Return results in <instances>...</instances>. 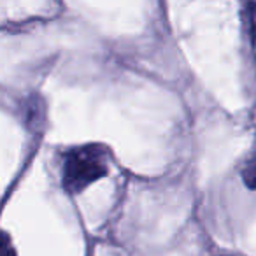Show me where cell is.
<instances>
[{"label":"cell","mask_w":256,"mask_h":256,"mask_svg":"<svg viewBox=\"0 0 256 256\" xmlns=\"http://www.w3.org/2000/svg\"><path fill=\"white\" fill-rule=\"evenodd\" d=\"M240 178L249 190H256V140L252 144L251 151L248 153V156H246L244 164H242Z\"/></svg>","instance_id":"obj_2"},{"label":"cell","mask_w":256,"mask_h":256,"mask_svg":"<svg viewBox=\"0 0 256 256\" xmlns=\"http://www.w3.org/2000/svg\"><path fill=\"white\" fill-rule=\"evenodd\" d=\"M2 249H4V256H16V249L12 248L11 238H9L8 234H4V246H2Z\"/></svg>","instance_id":"obj_4"},{"label":"cell","mask_w":256,"mask_h":256,"mask_svg":"<svg viewBox=\"0 0 256 256\" xmlns=\"http://www.w3.org/2000/svg\"><path fill=\"white\" fill-rule=\"evenodd\" d=\"M214 256H230V254H223V252H221V254H214Z\"/></svg>","instance_id":"obj_5"},{"label":"cell","mask_w":256,"mask_h":256,"mask_svg":"<svg viewBox=\"0 0 256 256\" xmlns=\"http://www.w3.org/2000/svg\"><path fill=\"white\" fill-rule=\"evenodd\" d=\"M109 151L100 144H82L62 154V186L68 195H79L109 174Z\"/></svg>","instance_id":"obj_1"},{"label":"cell","mask_w":256,"mask_h":256,"mask_svg":"<svg viewBox=\"0 0 256 256\" xmlns=\"http://www.w3.org/2000/svg\"><path fill=\"white\" fill-rule=\"evenodd\" d=\"M248 18H249V26H251L252 36L256 37V2L248 6Z\"/></svg>","instance_id":"obj_3"}]
</instances>
